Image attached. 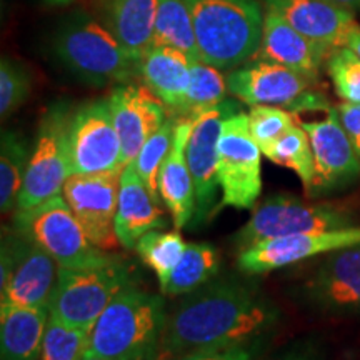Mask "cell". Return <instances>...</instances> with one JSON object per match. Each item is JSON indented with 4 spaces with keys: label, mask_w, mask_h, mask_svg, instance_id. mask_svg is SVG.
Listing matches in <instances>:
<instances>
[{
    "label": "cell",
    "mask_w": 360,
    "mask_h": 360,
    "mask_svg": "<svg viewBox=\"0 0 360 360\" xmlns=\"http://www.w3.org/2000/svg\"><path fill=\"white\" fill-rule=\"evenodd\" d=\"M354 245H360V224L347 229L265 240L262 244L242 250L237 257V265L247 276H260Z\"/></svg>",
    "instance_id": "cell-14"
},
{
    "label": "cell",
    "mask_w": 360,
    "mask_h": 360,
    "mask_svg": "<svg viewBox=\"0 0 360 360\" xmlns=\"http://www.w3.org/2000/svg\"><path fill=\"white\" fill-rule=\"evenodd\" d=\"M354 225H359V219L342 207L309 204L289 193H276L254 207L249 222L233 236V245L242 252L274 238Z\"/></svg>",
    "instance_id": "cell-6"
},
{
    "label": "cell",
    "mask_w": 360,
    "mask_h": 360,
    "mask_svg": "<svg viewBox=\"0 0 360 360\" xmlns=\"http://www.w3.org/2000/svg\"><path fill=\"white\" fill-rule=\"evenodd\" d=\"M314 154V179L309 197H321L352 184L360 174V157L342 125L335 107L322 120L300 122Z\"/></svg>",
    "instance_id": "cell-12"
},
{
    "label": "cell",
    "mask_w": 360,
    "mask_h": 360,
    "mask_svg": "<svg viewBox=\"0 0 360 360\" xmlns=\"http://www.w3.org/2000/svg\"><path fill=\"white\" fill-rule=\"evenodd\" d=\"M191 13L200 58L220 70L257 56L264 17L257 0H184Z\"/></svg>",
    "instance_id": "cell-3"
},
{
    "label": "cell",
    "mask_w": 360,
    "mask_h": 360,
    "mask_svg": "<svg viewBox=\"0 0 360 360\" xmlns=\"http://www.w3.org/2000/svg\"><path fill=\"white\" fill-rule=\"evenodd\" d=\"M345 47H349L350 51L357 53L360 57V25H355L352 30H350L347 40H345Z\"/></svg>",
    "instance_id": "cell-40"
},
{
    "label": "cell",
    "mask_w": 360,
    "mask_h": 360,
    "mask_svg": "<svg viewBox=\"0 0 360 360\" xmlns=\"http://www.w3.org/2000/svg\"><path fill=\"white\" fill-rule=\"evenodd\" d=\"M58 265L40 247L20 236L15 265L6 285L0 287V305L37 307L49 305L57 283Z\"/></svg>",
    "instance_id": "cell-19"
},
{
    "label": "cell",
    "mask_w": 360,
    "mask_h": 360,
    "mask_svg": "<svg viewBox=\"0 0 360 360\" xmlns=\"http://www.w3.org/2000/svg\"><path fill=\"white\" fill-rule=\"evenodd\" d=\"M315 80L276 62L257 60L237 67L227 75V89L249 105H276L292 110Z\"/></svg>",
    "instance_id": "cell-16"
},
{
    "label": "cell",
    "mask_w": 360,
    "mask_h": 360,
    "mask_svg": "<svg viewBox=\"0 0 360 360\" xmlns=\"http://www.w3.org/2000/svg\"><path fill=\"white\" fill-rule=\"evenodd\" d=\"M330 52L327 47L295 30L276 12L269 8L265 11L259 58L285 65L307 75L309 79L317 80L323 60Z\"/></svg>",
    "instance_id": "cell-20"
},
{
    "label": "cell",
    "mask_w": 360,
    "mask_h": 360,
    "mask_svg": "<svg viewBox=\"0 0 360 360\" xmlns=\"http://www.w3.org/2000/svg\"><path fill=\"white\" fill-rule=\"evenodd\" d=\"M102 24L130 57L141 58L154 47L159 0H98Z\"/></svg>",
    "instance_id": "cell-24"
},
{
    "label": "cell",
    "mask_w": 360,
    "mask_h": 360,
    "mask_svg": "<svg viewBox=\"0 0 360 360\" xmlns=\"http://www.w3.org/2000/svg\"><path fill=\"white\" fill-rule=\"evenodd\" d=\"M80 360H107V359H101V357H90V355H84Z\"/></svg>",
    "instance_id": "cell-43"
},
{
    "label": "cell",
    "mask_w": 360,
    "mask_h": 360,
    "mask_svg": "<svg viewBox=\"0 0 360 360\" xmlns=\"http://www.w3.org/2000/svg\"><path fill=\"white\" fill-rule=\"evenodd\" d=\"M327 72L344 102L360 103V57L349 47H337L327 57Z\"/></svg>",
    "instance_id": "cell-34"
},
{
    "label": "cell",
    "mask_w": 360,
    "mask_h": 360,
    "mask_svg": "<svg viewBox=\"0 0 360 360\" xmlns=\"http://www.w3.org/2000/svg\"><path fill=\"white\" fill-rule=\"evenodd\" d=\"M112 119L122 146V169L134 164L148 139L167 120V107L146 85L119 84L109 96Z\"/></svg>",
    "instance_id": "cell-17"
},
{
    "label": "cell",
    "mask_w": 360,
    "mask_h": 360,
    "mask_svg": "<svg viewBox=\"0 0 360 360\" xmlns=\"http://www.w3.org/2000/svg\"><path fill=\"white\" fill-rule=\"evenodd\" d=\"M191 64L186 53L169 45H154L139 62L143 85L179 117L186 107Z\"/></svg>",
    "instance_id": "cell-23"
},
{
    "label": "cell",
    "mask_w": 360,
    "mask_h": 360,
    "mask_svg": "<svg viewBox=\"0 0 360 360\" xmlns=\"http://www.w3.org/2000/svg\"><path fill=\"white\" fill-rule=\"evenodd\" d=\"M278 319L281 310L257 287L232 277L217 278L187 294L167 315L159 357L167 360L267 339Z\"/></svg>",
    "instance_id": "cell-1"
},
{
    "label": "cell",
    "mask_w": 360,
    "mask_h": 360,
    "mask_svg": "<svg viewBox=\"0 0 360 360\" xmlns=\"http://www.w3.org/2000/svg\"><path fill=\"white\" fill-rule=\"evenodd\" d=\"M89 330L75 328L51 315L45 328L40 360H80L87 349Z\"/></svg>",
    "instance_id": "cell-33"
},
{
    "label": "cell",
    "mask_w": 360,
    "mask_h": 360,
    "mask_svg": "<svg viewBox=\"0 0 360 360\" xmlns=\"http://www.w3.org/2000/svg\"><path fill=\"white\" fill-rule=\"evenodd\" d=\"M32 80L29 70L20 62L4 57L0 62V115L2 120L11 117L27 101Z\"/></svg>",
    "instance_id": "cell-35"
},
{
    "label": "cell",
    "mask_w": 360,
    "mask_h": 360,
    "mask_svg": "<svg viewBox=\"0 0 360 360\" xmlns=\"http://www.w3.org/2000/svg\"><path fill=\"white\" fill-rule=\"evenodd\" d=\"M120 174H75L65 180L62 195L94 245L112 250L119 244L115 214Z\"/></svg>",
    "instance_id": "cell-13"
},
{
    "label": "cell",
    "mask_w": 360,
    "mask_h": 360,
    "mask_svg": "<svg viewBox=\"0 0 360 360\" xmlns=\"http://www.w3.org/2000/svg\"><path fill=\"white\" fill-rule=\"evenodd\" d=\"M295 124V115L292 112L276 105H254L249 112L250 134L262 154Z\"/></svg>",
    "instance_id": "cell-36"
},
{
    "label": "cell",
    "mask_w": 360,
    "mask_h": 360,
    "mask_svg": "<svg viewBox=\"0 0 360 360\" xmlns=\"http://www.w3.org/2000/svg\"><path fill=\"white\" fill-rule=\"evenodd\" d=\"M337 114L345 132H347L350 142L354 143L355 150L360 157V103L342 102L335 107Z\"/></svg>",
    "instance_id": "cell-39"
},
{
    "label": "cell",
    "mask_w": 360,
    "mask_h": 360,
    "mask_svg": "<svg viewBox=\"0 0 360 360\" xmlns=\"http://www.w3.org/2000/svg\"><path fill=\"white\" fill-rule=\"evenodd\" d=\"M125 285H129V270L117 259L94 267H58L49 310L67 326L90 330Z\"/></svg>",
    "instance_id": "cell-7"
},
{
    "label": "cell",
    "mask_w": 360,
    "mask_h": 360,
    "mask_svg": "<svg viewBox=\"0 0 360 360\" xmlns=\"http://www.w3.org/2000/svg\"><path fill=\"white\" fill-rule=\"evenodd\" d=\"M236 112L237 103L224 101L191 119L192 132L187 142V162L195 188L193 227L205 224L212 215L217 214L219 139L224 120Z\"/></svg>",
    "instance_id": "cell-11"
},
{
    "label": "cell",
    "mask_w": 360,
    "mask_h": 360,
    "mask_svg": "<svg viewBox=\"0 0 360 360\" xmlns=\"http://www.w3.org/2000/svg\"><path fill=\"white\" fill-rule=\"evenodd\" d=\"M264 4L295 30L328 51L344 47L350 30L357 25L352 12L330 0H264Z\"/></svg>",
    "instance_id": "cell-18"
},
{
    "label": "cell",
    "mask_w": 360,
    "mask_h": 360,
    "mask_svg": "<svg viewBox=\"0 0 360 360\" xmlns=\"http://www.w3.org/2000/svg\"><path fill=\"white\" fill-rule=\"evenodd\" d=\"M134 164L120 174L119 202L115 214V232L119 244L132 250L137 242L157 229H165V217Z\"/></svg>",
    "instance_id": "cell-22"
},
{
    "label": "cell",
    "mask_w": 360,
    "mask_h": 360,
    "mask_svg": "<svg viewBox=\"0 0 360 360\" xmlns=\"http://www.w3.org/2000/svg\"><path fill=\"white\" fill-rule=\"evenodd\" d=\"M260 147L250 134L249 115L236 112L222 124L219 139V186L224 207L247 210L254 209L262 192Z\"/></svg>",
    "instance_id": "cell-9"
},
{
    "label": "cell",
    "mask_w": 360,
    "mask_h": 360,
    "mask_svg": "<svg viewBox=\"0 0 360 360\" xmlns=\"http://www.w3.org/2000/svg\"><path fill=\"white\" fill-rule=\"evenodd\" d=\"M310 307L337 315H360V245L327 254L300 287Z\"/></svg>",
    "instance_id": "cell-15"
},
{
    "label": "cell",
    "mask_w": 360,
    "mask_h": 360,
    "mask_svg": "<svg viewBox=\"0 0 360 360\" xmlns=\"http://www.w3.org/2000/svg\"><path fill=\"white\" fill-rule=\"evenodd\" d=\"M154 45H169L182 51L191 60H202L191 13L184 0H159Z\"/></svg>",
    "instance_id": "cell-27"
},
{
    "label": "cell",
    "mask_w": 360,
    "mask_h": 360,
    "mask_svg": "<svg viewBox=\"0 0 360 360\" xmlns=\"http://www.w3.org/2000/svg\"><path fill=\"white\" fill-rule=\"evenodd\" d=\"M15 231L56 260L58 267L84 269L115 257L94 245L64 195H56L27 210H15Z\"/></svg>",
    "instance_id": "cell-5"
},
{
    "label": "cell",
    "mask_w": 360,
    "mask_h": 360,
    "mask_svg": "<svg viewBox=\"0 0 360 360\" xmlns=\"http://www.w3.org/2000/svg\"><path fill=\"white\" fill-rule=\"evenodd\" d=\"M175 119H167L165 124L152 135L139 152L137 159L134 160L135 169L141 175L142 182L146 184L154 199L159 202V175L165 157L169 155L174 141Z\"/></svg>",
    "instance_id": "cell-32"
},
{
    "label": "cell",
    "mask_w": 360,
    "mask_h": 360,
    "mask_svg": "<svg viewBox=\"0 0 360 360\" xmlns=\"http://www.w3.org/2000/svg\"><path fill=\"white\" fill-rule=\"evenodd\" d=\"M47 6H53V7H58V6H67V4H70L72 0H44Z\"/></svg>",
    "instance_id": "cell-42"
},
{
    "label": "cell",
    "mask_w": 360,
    "mask_h": 360,
    "mask_svg": "<svg viewBox=\"0 0 360 360\" xmlns=\"http://www.w3.org/2000/svg\"><path fill=\"white\" fill-rule=\"evenodd\" d=\"M29 148L24 137L13 130H4L0 142V210L8 214L17 209V200L24 184Z\"/></svg>",
    "instance_id": "cell-28"
},
{
    "label": "cell",
    "mask_w": 360,
    "mask_h": 360,
    "mask_svg": "<svg viewBox=\"0 0 360 360\" xmlns=\"http://www.w3.org/2000/svg\"><path fill=\"white\" fill-rule=\"evenodd\" d=\"M192 132V120L175 119L174 141L159 175V195L172 215L177 231H182L195 214V188L187 162V142Z\"/></svg>",
    "instance_id": "cell-21"
},
{
    "label": "cell",
    "mask_w": 360,
    "mask_h": 360,
    "mask_svg": "<svg viewBox=\"0 0 360 360\" xmlns=\"http://www.w3.org/2000/svg\"><path fill=\"white\" fill-rule=\"evenodd\" d=\"M267 339H260L252 344L240 345V347L224 349V350H205V352H193L179 355L167 360H257L264 352Z\"/></svg>",
    "instance_id": "cell-37"
},
{
    "label": "cell",
    "mask_w": 360,
    "mask_h": 360,
    "mask_svg": "<svg viewBox=\"0 0 360 360\" xmlns=\"http://www.w3.org/2000/svg\"><path fill=\"white\" fill-rule=\"evenodd\" d=\"M70 175L122 174V146L112 119L109 98L72 109L67 125Z\"/></svg>",
    "instance_id": "cell-10"
},
{
    "label": "cell",
    "mask_w": 360,
    "mask_h": 360,
    "mask_svg": "<svg viewBox=\"0 0 360 360\" xmlns=\"http://www.w3.org/2000/svg\"><path fill=\"white\" fill-rule=\"evenodd\" d=\"M330 2L337 4L339 7L347 8V11H350V12L360 11V0H330Z\"/></svg>",
    "instance_id": "cell-41"
},
{
    "label": "cell",
    "mask_w": 360,
    "mask_h": 360,
    "mask_svg": "<svg viewBox=\"0 0 360 360\" xmlns=\"http://www.w3.org/2000/svg\"><path fill=\"white\" fill-rule=\"evenodd\" d=\"M219 252L210 244H187L186 252L170 274L165 295H187L200 289L219 274Z\"/></svg>",
    "instance_id": "cell-26"
},
{
    "label": "cell",
    "mask_w": 360,
    "mask_h": 360,
    "mask_svg": "<svg viewBox=\"0 0 360 360\" xmlns=\"http://www.w3.org/2000/svg\"><path fill=\"white\" fill-rule=\"evenodd\" d=\"M52 51L70 74L94 87L132 84L135 77H141L139 62L102 22L84 12L64 20L53 37Z\"/></svg>",
    "instance_id": "cell-4"
},
{
    "label": "cell",
    "mask_w": 360,
    "mask_h": 360,
    "mask_svg": "<svg viewBox=\"0 0 360 360\" xmlns=\"http://www.w3.org/2000/svg\"><path fill=\"white\" fill-rule=\"evenodd\" d=\"M49 305H0V357L2 360H40Z\"/></svg>",
    "instance_id": "cell-25"
},
{
    "label": "cell",
    "mask_w": 360,
    "mask_h": 360,
    "mask_svg": "<svg viewBox=\"0 0 360 360\" xmlns=\"http://www.w3.org/2000/svg\"><path fill=\"white\" fill-rule=\"evenodd\" d=\"M165 321L164 299L129 283L89 330L84 355L107 360H157Z\"/></svg>",
    "instance_id": "cell-2"
},
{
    "label": "cell",
    "mask_w": 360,
    "mask_h": 360,
    "mask_svg": "<svg viewBox=\"0 0 360 360\" xmlns=\"http://www.w3.org/2000/svg\"><path fill=\"white\" fill-rule=\"evenodd\" d=\"M272 360H326V349L317 339H304L292 344Z\"/></svg>",
    "instance_id": "cell-38"
},
{
    "label": "cell",
    "mask_w": 360,
    "mask_h": 360,
    "mask_svg": "<svg viewBox=\"0 0 360 360\" xmlns=\"http://www.w3.org/2000/svg\"><path fill=\"white\" fill-rule=\"evenodd\" d=\"M70 112L65 102H57L40 119L15 210L32 209L62 193L65 180L70 177L67 154Z\"/></svg>",
    "instance_id": "cell-8"
},
{
    "label": "cell",
    "mask_w": 360,
    "mask_h": 360,
    "mask_svg": "<svg viewBox=\"0 0 360 360\" xmlns=\"http://www.w3.org/2000/svg\"><path fill=\"white\" fill-rule=\"evenodd\" d=\"M227 92V77H224L220 69L204 60H193L186 107L180 117L193 119L202 112L212 109L225 101Z\"/></svg>",
    "instance_id": "cell-29"
},
{
    "label": "cell",
    "mask_w": 360,
    "mask_h": 360,
    "mask_svg": "<svg viewBox=\"0 0 360 360\" xmlns=\"http://www.w3.org/2000/svg\"><path fill=\"white\" fill-rule=\"evenodd\" d=\"M187 244L184 242L179 231H150L146 233L135 245V250L141 255L147 267L155 272L160 282V289L167 285L170 274L179 264L180 257L186 252Z\"/></svg>",
    "instance_id": "cell-31"
},
{
    "label": "cell",
    "mask_w": 360,
    "mask_h": 360,
    "mask_svg": "<svg viewBox=\"0 0 360 360\" xmlns=\"http://www.w3.org/2000/svg\"><path fill=\"white\" fill-rule=\"evenodd\" d=\"M264 155L269 160H272L274 164L294 170L299 175V179L302 180L305 192L312 186L314 154L309 135L300 124H295L282 137H278L267 150H264Z\"/></svg>",
    "instance_id": "cell-30"
}]
</instances>
